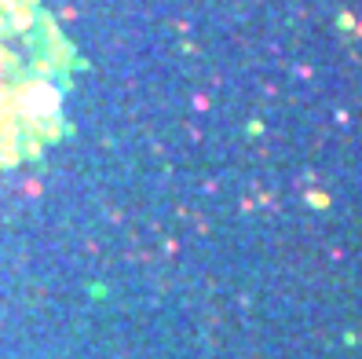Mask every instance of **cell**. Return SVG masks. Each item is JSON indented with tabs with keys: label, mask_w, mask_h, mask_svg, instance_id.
<instances>
[{
	"label": "cell",
	"mask_w": 362,
	"mask_h": 359,
	"mask_svg": "<svg viewBox=\"0 0 362 359\" xmlns=\"http://www.w3.org/2000/svg\"><path fill=\"white\" fill-rule=\"evenodd\" d=\"M62 45L30 0H0V165L45 132L62 96Z\"/></svg>",
	"instance_id": "6da1fadb"
}]
</instances>
